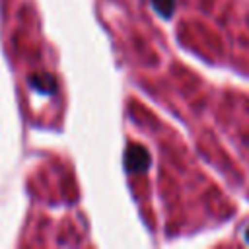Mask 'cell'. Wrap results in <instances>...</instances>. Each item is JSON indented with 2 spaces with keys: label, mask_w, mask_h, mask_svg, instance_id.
Listing matches in <instances>:
<instances>
[{
  "label": "cell",
  "mask_w": 249,
  "mask_h": 249,
  "mask_svg": "<svg viewBox=\"0 0 249 249\" xmlns=\"http://www.w3.org/2000/svg\"><path fill=\"white\" fill-rule=\"evenodd\" d=\"M150 154L140 144H130L124 154V167L128 173H142L150 167Z\"/></svg>",
  "instance_id": "6da1fadb"
},
{
  "label": "cell",
  "mask_w": 249,
  "mask_h": 249,
  "mask_svg": "<svg viewBox=\"0 0 249 249\" xmlns=\"http://www.w3.org/2000/svg\"><path fill=\"white\" fill-rule=\"evenodd\" d=\"M29 84H31L35 89H39L41 93H53V91L56 89V82H54V78H51L49 74H33V76L29 78Z\"/></svg>",
  "instance_id": "7a4b0ae2"
},
{
  "label": "cell",
  "mask_w": 249,
  "mask_h": 249,
  "mask_svg": "<svg viewBox=\"0 0 249 249\" xmlns=\"http://www.w3.org/2000/svg\"><path fill=\"white\" fill-rule=\"evenodd\" d=\"M245 241H247V243H249V228H247V230H245Z\"/></svg>",
  "instance_id": "277c9868"
},
{
  "label": "cell",
  "mask_w": 249,
  "mask_h": 249,
  "mask_svg": "<svg viewBox=\"0 0 249 249\" xmlns=\"http://www.w3.org/2000/svg\"><path fill=\"white\" fill-rule=\"evenodd\" d=\"M154 8L161 18H171L175 12V0H154Z\"/></svg>",
  "instance_id": "3957f363"
}]
</instances>
